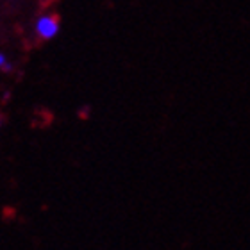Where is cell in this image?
Wrapping results in <instances>:
<instances>
[{"label": "cell", "instance_id": "cell-1", "mask_svg": "<svg viewBox=\"0 0 250 250\" xmlns=\"http://www.w3.org/2000/svg\"><path fill=\"white\" fill-rule=\"evenodd\" d=\"M36 32L42 40H52L58 36L59 32V21L50 15H43L36 21Z\"/></svg>", "mask_w": 250, "mask_h": 250}, {"label": "cell", "instance_id": "cell-2", "mask_svg": "<svg viewBox=\"0 0 250 250\" xmlns=\"http://www.w3.org/2000/svg\"><path fill=\"white\" fill-rule=\"evenodd\" d=\"M0 70H4V72H11V70H13V64L9 62L7 56L2 52H0Z\"/></svg>", "mask_w": 250, "mask_h": 250}]
</instances>
